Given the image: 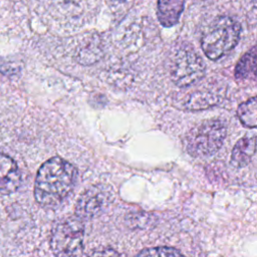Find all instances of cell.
I'll return each instance as SVG.
<instances>
[{"instance_id":"7","label":"cell","mask_w":257,"mask_h":257,"mask_svg":"<svg viewBox=\"0 0 257 257\" xmlns=\"http://www.w3.org/2000/svg\"><path fill=\"white\" fill-rule=\"evenodd\" d=\"M21 184V175L17 164L7 155L0 153V193H14Z\"/></svg>"},{"instance_id":"12","label":"cell","mask_w":257,"mask_h":257,"mask_svg":"<svg viewBox=\"0 0 257 257\" xmlns=\"http://www.w3.org/2000/svg\"><path fill=\"white\" fill-rule=\"evenodd\" d=\"M217 102V97L210 93H195L190 96L187 101V107L189 109H202L214 105Z\"/></svg>"},{"instance_id":"4","label":"cell","mask_w":257,"mask_h":257,"mask_svg":"<svg viewBox=\"0 0 257 257\" xmlns=\"http://www.w3.org/2000/svg\"><path fill=\"white\" fill-rule=\"evenodd\" d=\"M83 239L82 220L77 216L64 218L52 229L51 250L55 257H82Z\"/></svg>"},{"instance_id":"13","label":"cell","mask_w":257,"mask_h":257,"mask_svg":"<svg viewBox=\"0 0 257 257\" xmlns=\"http://www.w3.org/2000/svg\"><path fill=\"white\" fill-rule=\"evenodd\" d=\"M136 257H184V255L173 247H154L141 251Z\"/></svg>"},{"instance_id":"1","label":"cell","mask_w":257,"mask_h":257,"mask_svg":"<svg viewBox=\"0 0 257 257\" xmlns=\"http://www.w3.org/2000/svg\"><path fill=\"white\" fill-rule=\"evenodd\" d=\"M76 178L75 168L60 157L46 161L38 170L35 185V201L44 208L58 206L71 192Z\"/></svg>"},{"instance_id":"15","label":"cell","mask_w":257,"mask_h":257,"mask_svg":"<svg viewBox=\"0 0 257 257\" xmlns=\"http://www.w3.org/2000/svg\"><path fill=\"white\" fill-rule=\"evenodd\" d=\"M254 3H255V5H257V0H254Z\"/></svg>"},{"instance_id":"2","label":"cell","mask_w":257,"mask_h":257,"mask_svg":"<svg viewBox=\"0 0 257 257\" xmlns=\"http://www.w3.org/2000/svg\"><path fill=\"white\" fill-rule=\"evenodd\" d=\"M241 25L229 16L215 18L204 30L201 46L205 55L211 60H218L232 50L240 39Z\"/></svg>"},{"instance_id":"3","label":"cell","mask_w":257,"mask_h":257,"mask_svg":"<svg viewBox=\"0 0 257 257\" xmlns=\"http://www.w3.org/2000/svg\"><path fill=\"white\" fill-rule=\"evenodd\" d=\"M226 124L213 118L192 127L186 137V150L192 157H209L217 153L226 138Z\"/></svg>"},{"instance_id":"6","label":"cell","mask_w":257,"mask_h":257,"mask_svg":"<svg viewBox=\"0 0 257 257\" xmlns=\"http://www.w3.org/2000/svg\"><path fill=\"white\" fill-rule=\"evenodd\" d=\"M111 199V191L104 186H92L84 191L75 205V216L79 219L87 220L98 215Z\"/></svg>"},{"instance_id":"9","label":"cell","mask_w":257,"mask_h":257,"mask_svg":"<svg viewBox=\"0 0 257 257\" xmlns=\"http://www.w3.org/2000/svg\"><path fill=\"white\" fill-rule=\"evenodd\" d=\"M256 138L244 137L234 146L231 154V164L236 168L245 167L256 151Z\"/></svg>"},{"instance_id":"11","label":"cell","mask_w":257,"mask_h":257,"mask_svg":"<svg viewBox=\"0 0 257 257\" xmlns=\"http://www.w3.org/2000/svg\"><path fill=\"white\" fill-rule=\"evenodd\" d=\"M237 116L240 122L249 128L257 126V96H253L242 102L237 108Z\"/></svg>"},{"instance_id":"8","label":"cell","mask_w":257,"mask_h":257,"mask_svg":"<svg viewBox=\"0 0 257 257\" xmlns=\"http://www.w3.org/2000/svg\"><path fill=\"white\" fill-rule=\"evenodd\" d=\"M185 0H158V19L165 27H172L180 19Z\"/></svg>"},{"instance_id":"14","label":"cell","mask_w":257,"mask_h":257,"mask_svg":"<svg viewBox=\"0 0 257 257\" xmlns=\"http://www.w3.org/2000/svg\"><path fill=\"white\" fill-rule=\"evenodd\" d=\"M86 257H121V255L111 248H101L91 252Z\"/></svg>"},{"instance_id":"5","label":"cell","mask_w":257,"mask_h":257,"mask_svg":"<svg viewBox=\"0 0 257 257\" xmlns=\"http://www.w3.org/2000/svg\"><path fill=\"white\" fill-rule=\"evenodd\" d=\"M204 74L205 64L194 49L182 47L173 54L170 63V75L178 86H189L199 81Z\"/></svg>"},{"instance_id":"10","label":"cell","mask_w":257,"mask_h":257,"mask_svg":"<svg viewBox=\"0 0 257 257\" xmlns=\"http://www.w3.org/2000/svg\"><path fill=\"white\" fill-rule=\"evenodd\" d=\"M235 77L237 79L257 78V44L249 49L236 64Z\"/></svg>"}]
</instances>
